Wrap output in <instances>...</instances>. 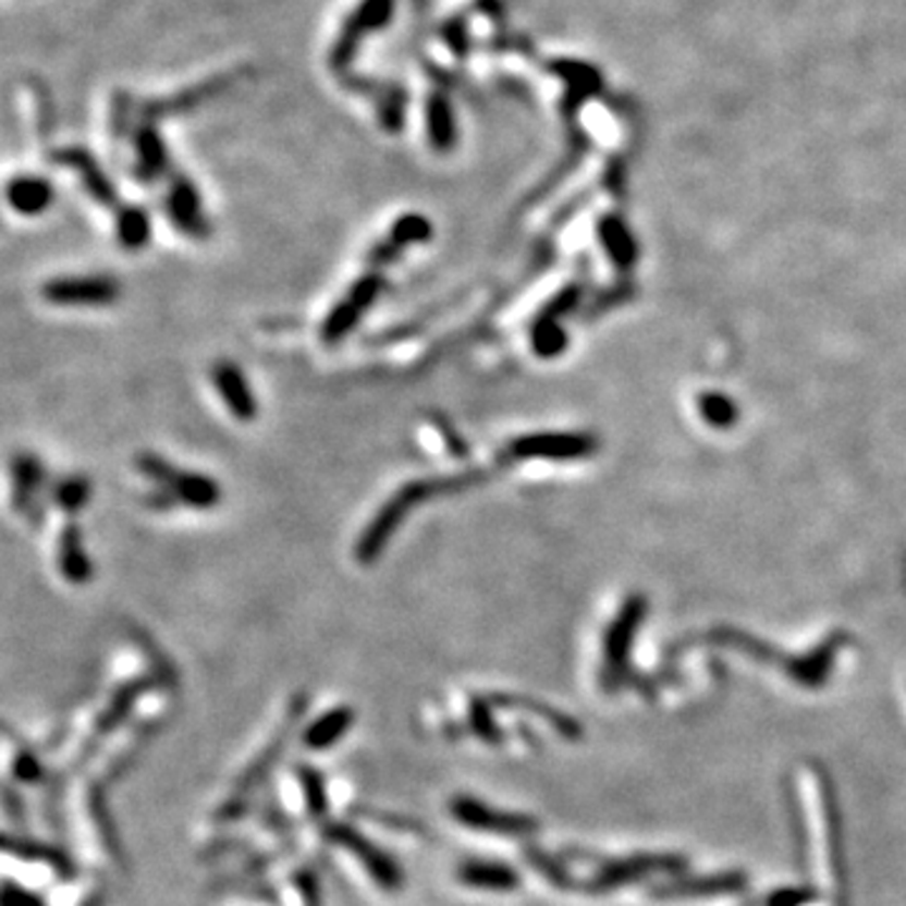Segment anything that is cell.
Listing matches in <instances>:
<instances>
[{
  "label": "cell",
  "instance_id": "7402d4cb",
  "mask_svg": "<svg viewBox=\"0 0 906 906\" xmlns=\"http://www.w3.org/2000/svg\"><path fill=\"white\" fill-rule=\"evenodd\" d=\"M816 773H819V791H821V800H823V813H827V821H829V844H831V861H833V871H836V877L841 879L844 877V846H841V816H838V808H836V796H833V786H831V779L827 773L821 771V768H816Z\"/></svg>",
  "mask_w": 906,
  "mask_h": 906
},
{
  "label": "cell",
  "instance_id": "e0dca14e",
  "mask_svg": "<svg viewBox=\"0 0 906 906\" xmlns=\"http://www.w3.org/2000/svg\"><path fill=\"white\" fill-rule=\"evenodd\" d=\"M91 493H94V487L88 476L69 474V476H63V479L51 483V489H48V499H51V504L59 509L61 514H66L69 519H76V516L88 506V501H91Z\"/></svg>",
  "mask_w": 906,
  "mask_h": 906
},
{
  "label": "cell",
  "instance_id": "ac0fdd59",
  "mask_svg": "<svg viewBox=\"0 0 906 906\" xmlns=\"http://www.w3.org/2000/svg\"><path fill=\"white\" fill-rule=\"evenodd\" d=\"M149 687H151V677H136V680H128V683L117 687V693H113L109 708L103 710L99 723H96V738H103V735L111 733L113 727L121 723V720L132 713L134 702L139 700L142 695L149 690Z\"/></svg>",
  "mask_w": 906,
  "mask_h": 906
},
{
  "label": "cell",
  "instance_id": "52a82bcc",
  "mask_svg": "<svg viewBox=\"0 0 906 906\" xmlns=\"http://www.w3.org/2000/svg\"><path fill=\"white\" fill-rule=\"evenodd\" d=\"M451 816L456 819L461 827L483 831V833H497V836H534L539 831V821L531 819V816L524 813H509V811H497L489 804H483L479 798L472 796H456L451 800Z\"/></svg>",
  "mask_w": 906,
  "mask_h": 906
},
{
  "label": "cell",
  "instance_id": "484cf974",
  "mask_svg": "<svg viewBox=\"0 0 906 906\" xmlns=\"http://www.w3.org/2000/svg\"><path fill=\"white\" fill-rule=\"evenodd\" d=\"M524 856H527V861L531 864V867L537 869L547 881H552L556 889H574V879L566 873V869L554 859V856H549L547 852H541V848L537 846L524 848Z\"/></svg>",
  "mask_w": 906,
  "mask_h": 906
},
{
  "label": "cell",
  "instance_id": "8fae6325",
  "mask_svg": "<svg viewBox=\"0 0 906 906\" xmlns=\"http://www.w3.org/2000/svg\"><path fill=\"white\" fill-rule=\"evenodd\" d=\"M56 562H59V572L69 585L84 587L94 577V562L84 547V529L78 527L76 519H69L59 531Z\"/></svg>",
  "mask_w": 906,
  "mask_h": 906
},
{
  "label": "cell",
  "instance_id": "83f0119b",
  "mask_svg": "<svg viewBox=\"0 0 906 906\" xmlns=\"http://www.w3.org/2000/svg\"><path fill=\"white\" fill-rule=\"evenodd\" d=\"M433 428L441 433V439H443V443H446V449H449L453 458H466L468 456L466 439L456 431V428H453V424L446 416H433Z\"/></svg>",
  "mask_w": 906,
  "mask_h": 906
},
{
  "label": "cell",
  "instance_id": "d4e9b609",
  "mask_svg": "<svg viewBox=\"0 0 906 906\" xmlns=\"http://www.w3.org/2000/svg\"><path fill=\"white\" fill-rule=\"evenodd\" d=\"M468 725H472V731L479 735L481 740L491 743V746H499V743L504 740L497 720L491 715V700L472 698V706H468Z\"/></svg>",
  "mask_w": 906,
  "mask_h": 906
},
{
  "label": "cell",
  "instance_id": "9a60e30c",
  "mask_svg": "<svg viewBox=\"0 0 906 906\" xmlns=\"http://www.w3.org/2000/svg\"><path fill=\"white\" fill-rule=\"evenodd\" d=\"M8 205L19 215H44L53 201V187L40 176H15L5 189Z\"/></svg>",
  "mask_w": 906,
  "mask_h": 906
},
{
  "label": "cell",
  "instance_id": "ffe728a7",
  "mask_svg": "<svg viewBox=\"0 0 906 906\" xmlns=\"http://www.w3.org/2000/svg\"><path fill=\"white\" fill-rule=\"evenodd\" d=\"M491 702H497L499 708L527 710V713H531V715L544 718L556 733L564 735V738H579V735H581V727L577 725V720H572L570 715H564V713H556L554 708L541 706L539 700L522 698V695H491Z\"/></svg>",
  "mask_w": 906,
  "mask_h": 906
},
{
  "label": "cell",
  "instance_id": "277c9868",
  "mask_svg": "<svg viewBox=\"0 0 906 906\" xmlns=\"http://www.w3.org/2000/svg\"><path fill=\"white\" fill-rule=\"evenodd\" d=\"M326 836L333 841L335 846L345 848L355 861H360V867L376 881L378 889L393 894L403 886V871L399 869V864L393 861V856L385 854L383 848H378L374 841L363 836L351 823H328Z\"/></svg>",
  "mask_w": 906,
  "mask_h": 906
},
{
  "label": "cell",
  "instance_id": "5b68a950",
  "mask_svg": "<svg viewBox=\"0 0 906 906\" xmlns=\"http://www.w3.org/2000/svg\"><path fill=\"white\" fill-rule=\"evenodd\" d=\"M40 297L56 307H109L121 297V285L111 274H66L44 282Z\"/></svg>",
  "mask_w": 906,
  "mask_h": 906
},
{
  "label": "cell",
  "instance_id": "ba28073f",
  "mask_svg": "<svg viewBox=\"0 0 906 906\" xmlns=\"http://www.w3.org/2000/svg\"><path fill=\"white\" fill-rule=\"evenodd\" d=\"M11 476L15 512L28 516V522L38 527V522H44V506L38 504L40 491L46 487L44 461H38L34 453H15L11 464Z\"/></svg>",
  "mask_w": 906,
  "mask_h": 906
},
{
  "label": "cell",
  "instance_id": "d6986e66",
  "mask_svg": "<svg viewBox=\"0 0 906 906\" xmlns=\"http://www.w3.org/2000/svg\"><path fill=\"white\" fill-rule=\"evenodd\" d=\"M3 848L8 854L19 856V859H26V861H44L51 867L59 877L69 879L74 877V861L69 859V854H63L61 848L56 846H48V844H38V841H28V838H13V836H5L3 841Z\"/></svg>",
  "mask_w": 906,
  "mask_h": 906
},
{
  "label": "cell",
  "instance_id": "44dd1931",
  "mask_svg": "<svg viewBox=\"0 0 906 906\" xmlns=\"http://www.w3.org/2000/svg\"><path fill=\"white\" fill-rule=\"evenodd\" d=\"M117 240L128 253H139L151 240V217L142 207H124L117 212Z\"/></svg>",
  "mask_w": 906,
  "mask_h": 906
},
{
  "label": "cell",
  "instance_id": "5bb4252c",
  "mask_svg": "<svg viewBox=\"0 0 906 906\" xmlns=\"http://www.w3.org/2000/svg\"><path fill=\"white\" fill-rule=\"evenodd\" d=\"M353 720H355L353 708H347V706L330 708L328 713L318 715L310 725L305 727V731H303V746L307 750H315V754L333 748L335 743L340 738H345L347 731H351Z\"/></svg>",
  "mask_w": 906,
  "mask_h": 906
},
{
  "label": "cell",
  "instance_id": "f546056e",
  "mask_svg": "<svg viewBox=\"0 0 906 906\" xmlns=\"http://www.w3.org/2000/svg\"><path fill=\"white\" fill-rule=\"evenodd\" d=\"M0 906H46L38 894L30 892L26 886H19L13 879L3 881V902Z\"/></svg>",
  "mask_w": 906,
  "mask_h": 906
},
{
  "label": "cell",
  "instance_id": "2e32d148",
  "mask_svg": "<svg viewBox=\"0 0 906 906\" xmlns=\"http://www.w3.org/2000/svg\"><path fill=\"white\" fill-rule=\"evenodd\" d=\"M53 159L59 161V164H66L71 169H76L81 174V180H84L86 189L91 197L99 201L103 207H113L117 205V192H113L111 182L103 176V172L99 167L94 164V159L88 157V154L78 151V149H63V151H56Z\"/></svg>",
  "mask_w": 906,
  "mask_h": 906
},
{
  "label": "cell",
  "instance_id": "7c38bea8",
  "mask_svg": "<svg viewBox=\"0 0 906 906\" xmlns=\"http://www.w3.org/2000/svg\"><path fill=\"white\" fill-rule=\"evenodd\" d=\"M746 889V877L740 871L713 873V877H695L685 881H670L665 886H654V899H695V896L740 894Z\"/></svg>",
  "mask_w": 906,
  "mask_h": 906
},
{
  "label": "cell",
  "instance_id": "603a6c76",
  "mask_svg": "<svg viewBox=\"0 0 906 906\" xmlns=\"http://www.w3.org/2000/svg\"><path fill=\"white\" fill-rule=\"evenodd\" d=\"M385 237L395 242V245H399L401 249L426 245V242H431V237H433V224L426 215L408 212V215H403L393 222V226L388 230Z\"/></svg>",
  "mask_w": 906,
  "mask_h": 906
},
{
  "label": "cell",
  "instance_id": "f1b7e54d",
  "mask_svg": "<svg viewBox=\"0 0 906 906\" xmlns=\"http://www.w3.org/2000/svg\"><path fill=\"white\" fill-rule=\"evenodd\" d=\"M40 775L44 771H40L38 758L30 750H19L13 760V779L21 783H38Z\"/></svg>",
  "mask_w": 906,
  "mask_h": 906
},
{
  "label": "cell",
  "instance_id": "8992f818",
  "mask_svg": "<svg viewBox=\"0 0 906 906\" xmlns=\"http://www.w3.org/2000/svg\"><path fill=\"white\" fill-rule=\"evenodd\" d=\"M687 861L670 854H637L629 859L602 864V869L595 873L587 884H581V892L604 894L612 889L633 884L637 879L650 877V873H680L685 871Z\"/></svg>",
  "mask_w": 906,
  "mask_h": 906
},
{
  "label": "cell",
  "instance_id": "6da1fadb",
  "mask_svg": "<svg viewBox=\"0 0 906 906\" xmlns=\"http://www.w3.org/2000/svg\"><path fill=\"white\" fill-rule=\"evenodd\" d=\"M491 476L489 468H466V472L458 474H443V476H424V479L406 481L403 487L395 489L391 497H388L383 504H380L378 512L370 516L368 527L360 531V537L355 539V562L360 566H370L378 562V556L385 552V547L391 544L395 531L403 527V522L408 519L411 514L416 512L420 504L426 501L439 499V497H451V493H461L472 487H479Z\"/></svg>",
  "mask_w": 906,
  "mask_h": 906
},
{
  "label": "cell",
  "instance_id": "7a4b0ae2",
  "mask_svg": "<svg viewBox=\"0 0 906 906\" xmlns=\"http://www.w3.org/2000/svg\"><path fill=\"white\" fill-rule=\"evenodd\" d=\"M136 472L154 483V489L144 497V506L154 512H172L176 506L194 509V512H209L220 504L224 491L212 476L176 468L159 453L144 451L134 458Z\"/></svg>",
  "mask_w": 906,
  "mask_h": 906
},
{
  "label": "cell",
  "instance_id": "30bf717a",
  "mask_svg": "<svg viewBox=\"0 0 906 906\" xmlns=\"http://www.w3.org/2000/svg\"><path fill=\"white\" fill-rule=\"evenodd\" d=\"M167 209L176 230H182L187 237L205 240L209 234V222L205 209H201V199L187 176H176L172 182V189L167 194Z\"/></svg>",
  "mask_w": 906,
  "mask_h": 906
},
{
  "label": "cell",
  "instance_id": "9c48e42d",
  "mask_svg": "<svg viewBox=\"0 0 906 906\" xmlns=\"http://www.w3.org/2000/svg\"><path fill=\"white\" fill-rule=\"evenodd\" d=\"M212 385L217 395H220L224 408L230 414L242 420V424H253L257 418V399L249 388V380L234 360H217L212 366Z\"/></svg>",
  "mask_w": 906,
  "mask_h": 906
},
{
  "label": "cell",
  "instance_id": "4fadbf2b",
  "mask_svg": "<svg viewBox=\"0 0 906 906\" xmlns=\"http://www.w3.org/2000/svg\"><path fill=\"white\" fill-rule=\"evenodd\" d=\"M456 879H458V884H464L468 889H479V892H499V894L516 892L522 884L519 871H516L514 867H509V864H501V861H489V859L464 861L456 869Z\"/></svg>",
  "mask_w": 906,
  "mask_h": 906
},
{
  "label": "cell",
  "instance_id": "3957f363",
  "mask_svg": "<svg viewBox=\"0 0 906 906\" xmlns=\"http://www.w3.org/2000/svg\"><path fill=\"white\" fill-rule=\"evenodd\" d=\"M385 274L380 270H368L366 274H360V278L347 287V293L330 307L326 320L320 322L322 343L335 345L340 340L351 335L353 330L358 328L363 315L376 305L380 293L385 290Z\"/></svg>",
  "mask_w": 906,
  "mask_h": 906
},
{
  "label": "cell",
  "instance_id": "cb8c5ba5",
  "mask_svg": "<svg viewBox=\"0 0 906 906\" xmlns=\"http://www.w3.org/2000/svg\"><path fill=\"white\" fill-rule=\"evenodd\" d=\"M297 779H301V788L305 796L307 813H310L313 821H326L328 816V788L326 779H322L320 771H315L310 766H297Z\"/></svg>",
  "mask_w": 906,
  "mask_h": 906
},
{
  "label": "cell",
  "instance_id": "4316f807",
  "mask_svg": "<svg viewBox=\"0 0 906 906\" xmlns=\"http://www.w3.org/2000/svg\"><path fill=\"white\" fill-rule=\"evenodd\" d=\"M811 902H816V892L811 886H786L775 889L766 899V906H806Z\"/></svg>",
  "mask_w": 906,
  "mask_h": 906
}]
</instances>
